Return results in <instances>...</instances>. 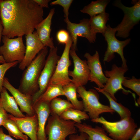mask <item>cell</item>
<instances>
[{
	"label": "cell",
	"mask_w": 140,
	"mask_h": 140,
	"mask_svg": "<svg viewBox=\"0 0 140 140\" xmlns=\"http://www.w3.org/2000/svg\"><path fill=\"white\" fill-rule=\"evenodd\" d=\"M74 65L73 71H69V76L72 78V82L76 87L84 86L89 81L90 70L87 61L80 59L77 55L72 45L69 52Z\"/></svg>",
	"instance_id": "7c38bea8"
},
{
	"label": "cell",
	"mask_w": 140,
	"mask_h": 140,
	"mask_svg": "<svg viewBox=\"0 0 140 140\" xmlns=\"http://www.w3.org/2000/svg\"><path fill=\"white\" fill-rule=\"evenodd\" d=\"M64 95L63 86L59 85H50L36 101L50 102L52 100L58 96Z\"/></svg>",
	"instance_id": "83f0119b"
},
{
	"label": "cell",
	"mask_w": 140,
	"mask_h": 140,
	"mask_svg": "<svg viewBox=\"0 0 140 140\" xmlns=\"http://www.w3.org/2000/svg\"><path fill=\"white\" fill-rule=\"evenodd\" d=\"M64 20L67 24V29L73 40L72 45L76 51L78 36L86 38L91 43L95 41L96 36L91 32L89 19H84L79 23H72L69 20Z\"/></svg>",
	"instance_id": "4fadbf2b"
},
{
	"label": "cell",
	"mask_w": 140,
	"mask_h": 140,
	"mask_svg": "<svg viewBox=\"0 0 140 140\" xmlns=\"http://www.w3.org/2000/svg\"><path fill=\"white\" fill-rule=\"evenodd\" d=\"M22 36L15 38H9L3 36V44L0 46V55L3 58L6 63L18 61L19 63L24 57L26 46Z\"/></svg>",
	"instance_id": "ba28073f"
},
{
	"label": "cell",
	"mask_w": 140,
	"mask_h": 140,
	"mask_svg": "<svg viewBox=\"0 0 140 140\" xmlns=\"http://www.w3.org/2000/svg\"><path fill=\"white\" fill-rule=\"evenodd\" d=\"M84 57L87 59V63L90 70L89 80L95 83L98 88H103L108 78L103 72L98 51H96L93 55L86 52Z\"/></svg>",
	"instance_id": "9a60e30c"
},
{
	"label": "cell",
	"mask_w": 140,
	"mask_h": 140,
	"mask_svg": "<svg viewBox=\"0 0 140 140\" xmlns=\"http://www.w3.org/2000/svg\"><path fill=\"white\" fill-rule=\"evenodd\" d=\"M57 50V47L50 49L49 53L39 78V90L32 96L33 104L44 93L49 85L54 72L57 63L60 57L58 55Z\"/></svg>",
	"instance_id": "9c48e42d"
},
{
	"label": "cell",
	"mask_w": 140,
	"mask_h": 140,
	"mask_svg": "<svg viewBox=\"0 0 140 140\" xmlns=\"http://www.w3.org/2000/svg\"><path fill=\"white\" fill-rule=\"evenodd\" d=\"M73 121L66 120L57 115L49 116L45 128L47 140H67V137L76 132Z\"/></svg>",
	"instance_id": "8992f818"
},
{
	"label": "cell",
	"mask_w": 140,
	"mask_h": 140,
	"mask_svg": "<svg viewBox=\"0 0 140 140\" xmlns=\"http://www.w3.org/2000/svg\"><path fill=\"white\" fill-rule=\"evenodd\" d=\"M55 10L54 8L51 9L47 17L40 22L35 28L40 41L45 47H48L50 48L55 47L53 38L50 37L52 20Z\"/></svg>",
	"instance_id": "d6986e66"
},
{
	"label": "cell",
	"mask_w": 140,
	"mask_h": 140,
	"mask_svg": "<svg viewBox=\"0 0 140 140\" xmlns=\"http://www.w3.org/2000/svg\"><path fill=\"white\" fill-rule=\"evenodd\" d=\"M9 114L2 107L0 106V126L2 125L4 121L9 118Z\"/></svg>",
	"instance_id": "e575fe53"
},
{
	"label": "cell",
	"mask_w": 140,
	"mask_h": 140,
	"mask_svg": "<svg viewBox=\"0 0 140 140\" xmlns=\"http://www.w3.org/2000/svg\"><path fill=\"white\" fill-rule=\"evenodd\" d=\"M0 106L15 117L21 118L26 116L19 109L13 97L9 94L7 89L4 87L0 96Z\"/></svg>",
	"instance_id": "44dd1931"
},
{
	"label": "cell",
	"mask_w": 140,
	"mask_h": 140,
	"mask_svg": "<svg viewBox=\"0 0 140 140\" xmlns=\"http://www.w3.org/2000/svg\"><path fill=\"white\" fill-rule=\"evenodd\" d=\"M25 39V54L18 67L20 69L22 70L25 69L45 47L40 41L36 31L26 35Z\"/></svg>",
	"instance_id": "5bb4252c"
},
{
	"label": "cell",
	"mask_w": 140,
	"mask_h": 140,
	"mask_svg": "<svg viewBox=\"0 0 140 140\" xmlns=\"http://www.w3.org/2000/svg\"><path fill=\"white\" fill-rule=\"evenodd\" d=\"M38 5L43 8H48V3L51 1L50 0H33Z\"/></svg>",
	"instance_id": "d590c367"
},
{
	"label": "cell",
	"mask_w": 140,
	"mask_h": 140,
	"mask_svg": "<svg viewBox=\"0 0 140 140\" xmlns=\"http://www.w3.org/2000/svg\"><path fill=\"white\" fill-rule=\"evenodd\" d=\"M122 85L133 90L140 97V79L136 78L134 76L130 79L127 78L123 81Z\"/></svg>",
	"instance_id": "f546056e"
},
{
	"label": "cell",
	"mask_w": 140,
	"mask_h": 140,
	"mask_svg": "<svg viewBox=\"0 0 140 140\" xmlns=\"http://www.w3.org/2000/svg\"><path fill=\"white\" fill-rule=\"evenodd\" d=\"M70 108H74L69 101L60 98L56 97L50 103L51 115H57L60 116L63 112Z\"/></svg>",
	"instance_id": "484cf974"
},
{
	"label": "cell",
	"mask_w": 140,
	"mask_h": 140,
	"mask_svg": "<svg viewBox=\"0 0 140 140\" xmlns=\"http://www.w3.org/2000/svg\"><path fill=\"white\" fill-rule=\"evenodd\" d=\"M9 116L16 123L21 131L31 140H38V121L36 114L32 116H26L21 118L15 117L11 114H9Z\"/></svg>",
	"instance_id": "e0dca14e"
},
{
	"label": "cell",
	"mask_w": 140,
	"mask_h": 140,
	"mask_svg": "<svg viewBox=\"0 0 140 140\" xmlns=\"http://www.w3.org/2000/svg\"><path fill=\"white\" fill-rule=\"evenodd\" d=\"M48 52V47H45L25 68L18 89L22 93L32 97L38 91V79Z\"/></svg>",
	"instance_id": "7a4b0ae2"
},
{
	"label": "cell",
	"mask_w": 140,
	"mask_h": 140,
	"mask_svg": "<svg viewBox=\"0 0 140 140\" xmlns=\"http://www.w3.org/2000/svg\"><path fill=\"white\" fill-rule=\"evenodd\" d=\"M75 126L80 132L86 134L87 140H116L109 137L105 129L97 125L94 127L85 123H75Z\"/></svg>",
	"instance_id": "ffe728a7"
},
{
	"label": "cell",
	"mask_w": 140,
	"mask_h": 140,
	"mask_svg": "<svg viewBox=\"0 0 140 140\" xmlns=\"http://www.w3.org/2000/svg\"><path fill=\"white\" fill-rule=\"evenodd\" d=\"M5 63H6L5 62L3 57L0 55V64H2Z\"/></svg>",
	"instance_id": "ab89813d"
},
{
	"label": "cell",
	"mask_w": 140,
	"mask_h": 140,
	"mask_svg": "<svg viewBox=\"0 0 140 140\" xmlns=\"http://www.w3.org/2000/svg\"><path fill=\"white\" fill-rule=\"evenodd\" d=\"M3 31V26L2 23L0 18V45L1 43V39L3 36L2 33Z\"/></svg>",
	"instance_id": "f35d334b"
},
{
	"label": "cell",
	"mask_w": 140,
	"mask_h": 140,
	"mask_svg": "<svg viewBox=\"0 0 140 140\" xmlns=\"http://www.w3.org/2000/svg\"><path fill=\"white\" fill-rule=\"evenodd\" d=\"M109 16V14L105 12L90 17L89 24L91 32L94 35L96 36L97 33H102L103 35L104 34Z\"/></svg>",
	"instance_id": "7402d4cb"
},
{
	"label": "cell",
	"mask_w": 140,
	"mask_h": 140,
	"mask_svg": "<svg viewBox=\"0 0 140 140\" xmlns=\"http://www.w3.org/2000/svg\"><path fill=\"white\" fill-rule=\"evenodd\" d=\"M73 1V0H57L52 2L50 4L51 5H58L62 7L65 18L64 19L68 20L69 10Z\"/></svg>",
	"instance_id": "1f68e13d"
},
{
	"label": "cell",
	"mask_w": 140,
	"mask_h": 140,
	"mask_svg": "<svg viewBox=\"0 0 140 140\" xmlns=\"http://www.w3.org/2000/svg\"><path fill=\"white\" fill-rule=\"evenodd\" d=\"M134 5L127 7L124 5L120 0L115 1L113 5L121 9L124 16L121 22L114 28L117 32L116 36L123 38L128 37L131 30L138 23L140 20V1H133Z\"/></svg>",
	"instance_id": "5b68a950"
},
{
	"label": "cell",
	"mask_w": 140,
	"mask_h": 140,
	"mask_svg": "<svg viewBox=\"0 0 140 140\" xmlns=\"http://www.w3.org/2000/svg\"><path fill=\"white\" fill-rule=\"evenodd\" d=\"M0 140H15L9 135L5 134L2 128H0Z\"/></svg>",
	"instance_id": "8d00e7d4"
},
{
	"label": "cell",
	"mask_w": 140,
	"mask_h": 140,
	"mask_svg": "<svg viewBox=\"0 0 140 140\" xmlns=\"http://www.w3.org/2000/svg\"><path fill=\"white\" fill-rule=\"evenodd\" d=\"M19 62L17 61L10 63H5L0 65V96L3 87V83L6 72L11 67H14Z\"/></svg>",
	"instance_id": "4dcf8cb0"
},
{
	"label": "cell",
	"mask_w": 140,
	"mask_h": 140,
	"mask_svg": "<svg viewBox=\"0 0 140 140\" xmlns=\"http://www.w3.org/2000/svg\"><path fill=\"white\" fill-rule=\"evenodd\" d=\"M69 136L67 140H87L88 138L87 134L83 132H80L79 134H73Z\"/></svg>",
	"instance_id": "836d02e7"
},
{
	"label": "cell",
	"mask_w": 140,
	"mask_h": 140,
	"mask_svg": "<svg viewBox=\"0 0 140 140\" xmlns=\"http://www.w3.org/2000/svg\"><path fill=\"white\" fill-rule=\"evenodd\" d=\"M60 116L64 120L73 121L78 123H81L82 120L89 118L88 115L85 112L74 108L67 109L63 112Z\"/></svg>",
	"instance_id": "4316f807"
},
{
	"label": "cell",
	"mask_w": 140,
	"mask_h": 140,
	"mask_svg": "<svg viewBox=\"0 0 140 140\" xmlns=\"http://www.w3.org/2000/svg\"><path fill=\"white\" fill-rule=\"evenodd\" d=\"M91 121L101 124L109 136L116 140H129L136 132L137 127V124L131 117L116 122L108 121L102 116Z\"/></svg>",
	"instance_id": "3957f363"
},
{
	"label": "cell",
	"mask_w": 140,
	"mask_h": 140,
	"mask_svg": "<svg viewBox=\"0 0 140 140\" xmlns=\"http://www.w3.org/2000/svg\"><path fill=\"white\" fill-rule=\"evenodd\" d=\"M64 95L67 100L73 105L75 109L83 110V105L82 101L77 98V87L72 82L63 87Z\"/></svg>",
	"instance_id": "d4e9b609"
},
{
	"label": "cell",
	"mask_w": 140,
	"mask_h": 140,
	"mask_svg": "<svg viewBox=\"0 0 140 140\" xmlns=\"http://www.w3.org/2000/svg\"><path fill=\"white\" fill-rule=\"evenodd\" d=\"M50 102L37 101L33 107L38 118V129L37 134L38 140H47L45 132V125L50 113Z\"/></svg>",
	"instance_id": "ac0fdd59"
},
{
	"label": "cell",
	"mask_w": 140,
	"mask_h": 140,
	"mask_svg": "<svg viewBox=\"0 0 140 140\" xmlns=\"http://www.w3.org/2000/svg\"><path fill=\"white\" fill-rule=\"evenodd\" d=\"M78 96L82 100L83 111L88 113L91 120L100 117V115L105 113L113 114L115 111L109 106L104 105L99 101V96L97 91L92 89L87 90L84 86L77 87Z\"/></svg>",
	"instance_id": "277c9868"
},
{
	"label": "cell",
	"mask_w": 140,
	"mask_h": 140,
	"mask_svg": "<svg viewBox=\"0 0 140 140\" xmlns=\"http://www.w3.org/2000/svg\"><path fill=\"white\" fill-rule=\"evenodd\" d=\"M43 14V8L33 0H0L3 36L12 38L33 32Z\"/></svg>",
	"instance_id": "6da1fadb"
},
{
	"label": "cell",
	"mask_w": 140,
	"mask_h": 140,
	"mask_svg": "<svg viewBox=\"0 0 140 140\" xmlns=\"http://www.w3.org/2000/svg\"><path fill=\"white\" fill-rule=\"evenodd\" d=\"M116 32L114 28H112L109 25H107L105 32L103 35L107 44V47L105 53L103 61L104 62L110 61L114 58V53H117L121 58L122 66L127 67L126 60L124 56L123 50L129 43L131 39L129 38L123 41H120L116 37Z\"/></svg>",
	"instance_id": "30bf717a"
},
{
	"label": "cell",
	"mask_w": 140,
	"mask_h": 140,
	"mask_svg": "<svg viewBox=\"0 0 140 140\" xmlns=\"http://www.w3.org/2000/svg\"><path fill=\"white\" fill-rule=\"evenodd\" d=\"M3 86L9 90L12 95L22 113L25 112L27 116H33L36 114L33 108L32 96L22 93L10 83L6 77L4 78Z\"/></svg>",
	"instance_id": "2e32d148"
},
{
	"label": "cell",
	"mask_w": 140,
	"mask_h": 140,
	"mask_svg": "<svg viewBox=\"0 0 140 140\" xmlns=\"http://www.w3.org/2000/svg\"><path fill=\"white\" fill-rule=\"evenodd\" d=\"M140 140V128H138L131 138L129 140Z\"/></svg>",
	"instance_id": "74e56055"
},
{
	"label": "cell",
	"mask_w": 140,
	"mask_h": 140,
	"mask_svg": "<svg viewBox=\"0 0 140 140\" xmlns=\"http://www.w3.org/2000/svg\"><path fill=\"white\" fill-rule=\"evenodd\" d=\"M72 44L73 40L70 36L69 40L65 44L62 55L57 63L54 72L49 85H59L63 87L71 82V79L69 75L68 69L71 64L69 55Z\"/></svg>",
	"instance_id": "8fae6325"
},
{
	"label": "cell",
	"mask_w": 140,
	"mask_h": 140,
	"mask_svg": "<svg viewBox=\"0 0 140 140\" xmlns=\"http://www.w3.org/2000/svg\"><path fill=\"white\" fill-rule=\"evenodd\" d=\"M2 125L8 131L10 136L21 140H28V136L21 131L16 123L9 117Z\"/></svg>",
	"instance_id": "f1b7e54d"
},
{
	"label": "cell",
	"mask_w": 140,
	"mask_h": 140,
	"mask_svg": "<svg viewBox=\"0 0 140 140\" xmlns=\"http://www.w3.org/2000/svg\"><path fill=\"white\" fill-rule=\"evenodd\" d=\"M128 70V67H118L115 64H113L111 70L104 71L105 76L108 78L107 81L101 89L108 93L114 100L117 101L115 94L119 90H122L123 92L126 94L130 93L132 94L135 100V104H137L136 101L135 94L129 90L125 89L123 87V80L128 78L124 76L125 72Z\"/></svg>",
	"instance_id": "52a82bcc"
},
{
	"label": "cell",
	"mask_w": 140,
	"mask_h": 140,
	"mask_svg": "<svg viewBox=\"0 0 140 140\" xmlns=\"http://www.w3.org/2000/svg\"><path fill=\"white\" fill-rule=\"evenodd\" d=\"M70 37L68 32L65 30H61L58 31L56 34L57 40L60 44H66Z\"/></svg>",
	"instance_id": "d6a6232c"
},
{
	"label": "cell",
	"mask_w": 140,
	"mask_h": 140,
	"mask_svg": "<svg viewBox=\"0 0 140 140\" xmlns=\"http://www.w3.org/2000/svg\"><path fill=\"white\" fill-rule=\"evenodd\" d=\"M94 87L97 91L102 93L107 97L109 102V107L115 112H117L118 114L120 120L131 117V113L128 108L121 103L117 102L108 93L102 90L101 88L95 87Z\"/></svg>",
	"instance_id": "603a6c76"
},
{
	"label": "cell",
	"mask_w": 140,
	"mask_h": 140,
	"mask_svg": "<svg viewBox=\"0 0 140 140\" xmlns=\"http://www.w3.org/2000/svg\"><path fill=\"white\" fill-rule=\"evenodd\" d=\"M109 0L92 1L80 10L82 13L89 15L90 17L105 12L106 7L110 2Z\"/></svg>",
	"instance_id": "cb8c5ba5"
}]
</instances>
